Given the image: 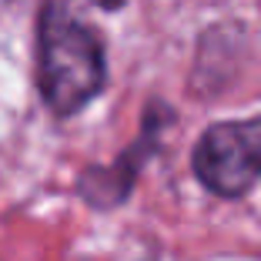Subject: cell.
<instances>
[{"label": "cell", "mask_w": 261, "mask_h": 261, "mask_svg": "<svg viewBox=\"0 0 261 261\" xmlns=\"http://www.w3.org/2000/svg\"><path fill=\"white\" fill-rule=\"evenodd\" d=\"M104 87V54L84 23L50 7L40 23V91L57 114H74Z\"/></svg>", "instance_id": "1"}, {"label": "cell", "mask_w": 261, "mask_h": 261, "mask_svg": "<svg viewBox=\"0 0 261 261\" xmlns=\"http://www.w3.org/2000/svg\"><path fill=\"white\" fill-rule=\"evenodd\" d=\"M194 174L221 198L251 191L261 177V121H228L204 130L194 147Z\"/></svg>", "instance_id": "2"}, {"label": "cell", "mask_w": 261, "mask_h": 261, "mask_svg": "<svg viewBox=\"0 0 261 261\" xmlns=\"http://www.w3.org/2000/svg\"><path fill=\"white\" fill-rule=\"evenodd\" d=\"M158 130H161V127L147 124L144 134H141V141H138V147L124 154V161L117 164V168H111V171L100 168V171L84 174V181H81V191H84V198L94 201V204H114V201H121L124 194H127V188H130V177H134L138 164L144 161V154L151 151L154 138H158Z\"/></svg>", "instance_id": "3"}, {"label": "cell", "mask_w": 261, "mask_h": 261, "mask_svg": "<svg viewBox=\"0 0 261 261\" xmlns=\"http://www.w3.org/2000/svg\"><path fill=\"white\" fill-rule=\"evenodd\" d=\"M100 7H121V0H97Z\"/></svg>", "instance_id": "4"}]
</instances>
